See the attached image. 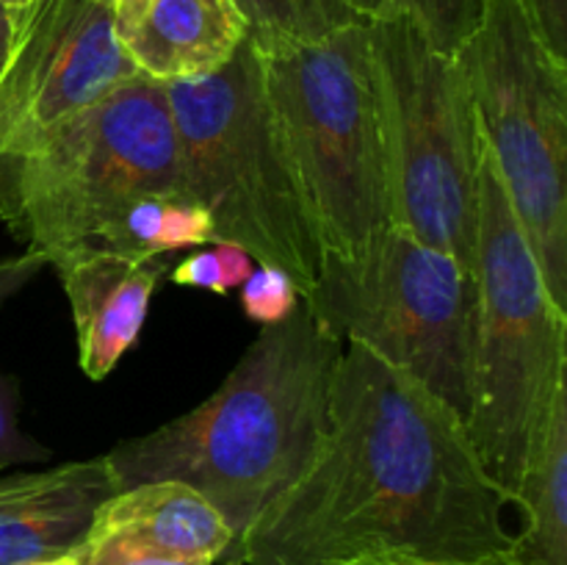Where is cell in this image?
Segmentation results:
<instances>
[{
  "mask_svg": "<svg viewBox=\"0 0 567 565\" xmlns=\"http://www.w3.org/2000/svg\"><path fill=\"white\" fill-rule=\"evenodd\" d=\"M103 3H111V0H103Z\"/></svg>",
  "mask_w": 567,
  "mask_h": 565,
  "instance_id": "cell-30",
  "label": "cell"
},
{
  "mask_svg": "<svg viewBox=\"0 0 567 565\" xmlns=\"http://www.w3.org/2000/svg\"><path fill=\"white\" fill-rule=\"evenodd\" d=\"M255 50L321 255L358 253L391 225L365 22Z\"/></svg>",
  "mask_w": 567,
  "mask_h": 565,
  "instance_id": "cell-5",
  "label": "cell"
},
{
  "mask_svg": "<svg viewBox=\"0 0 567 565\" xmlns=\"http://www.w3.org/2000/svg\"><path fill=\"white\" fill-rule=\"evenodd\" d=\"M175 120L181 186L203 205L214 244H236L252 260L286 271L308 294L321 244L264 89L249 39L221 70L166 83Z\"/></svg>",
  "mask_w": 567,
  "mask_h": 565,
  "instance_id": "cell-3",
  "label": "cell"
},
{
  "mask_svg": "<svg viewBox=\"0 0 567 565\" xmlns=\"http://www.w3.org/2000/svg\"><path fill=\"white\" fill-rule=\"evenodd\" d=\"M341 349L299 302L288 319L260 327L205 402L147 435L116 443L105 454L116 480L122 487L153 480L194 487L219 510L238 543L319 452Z\"/></svg>",
  "mask_w": 567,
  "mask_h": 565,
  "instance_id": "cell-2",
  "label": "cell"
},
{
  "mask_svg": "<svg viewBox=\"0 0 567 565\" xmlns=\"http://www.w3.org/2000/svg\"><path fill=\"white\" fill-rule=\"evenodd\" d=\"M0 222L20 236V158L0 150Z\"/></svg>",
  "mask_w": 567,
  "mask_h": 565,
  "instance_id": "cell-24",
  "label": "cell"
},
{
  "mask_svg": "<svg viewBox=\"0 0 567 565\" xmlns=\"http://www.w3.org/2000/svg\"><path fill=\"white\" fill-rule=\"evenodd\" d=\"M14 31H17V11L6 9L0 3V75H3L6 64H9L11 44H14Z\"/></svg>",
  "mask_w": 567,
  "mask_h": 565,
  "instance_id": "cell-26",
  "label": "cell"
},
{
  "mask_svg": "<svg viewBox=\"0 0 567 565\" xmlns=\"http://www.w3.org/2000/svg\"><path fill=\"white\" fill-rule=\"evenodd\" d=\"M507 504L509 493L487 474L449 404L360 343H343L319 452L225 559L491 557L513 548Z\"/></svg>",
  "mask_w": 567,
  "mask_h": 565,
  "instance_id": "cell-1",
  "label": "cell"
},
{
  "mask_svg": "<svg viewBox=\"0 0 567 565\" xmlns=\"http://www.w3.org/2000/svg\"><path fill=\"white\" fill-rule=\"evenodd\" d=\"M161 192H183L175 120L166 83L136 75L20 158V236L50 258Z\"/></svg>",
  "mask_w": 567,
  "mask_h": 565,
  "instance_id": "cell-9",
  "label": "cell"
},
{
  "mask_svg": "<svg viewBox=\"0 0 567 565\" xmlns=\"http://www.w3.org/2000/svg\"><path fill=\"white\" fill-rule=\"evenodd\" d=\"M487 0H347L363 22L410 20L443 55H457L482 22Z\"/></svg>",
  "mask_w": 567,
  "mask_h": 565,
  "instance_id": "cell-18",
  "label": "cell"
},
{
  "mask_svg": "<svg viewBox=\"0 0 567 565\" xmlns=\"http://www.w3.org/2000/svg\"><path fill=\"white\" fill-rule=\"evenodd\" d=\"M565 386L567 310L548 294L482 147L474 374L465 430L485 471L507 493Z\"/></svg>",
  "mask_w": 567,
  "mask_h": 565,
  "instance_id": "cell-4",
  "label": "cell"
},
{
  "mask_svg": "<svg viewBox=\"0 0 567 565\" xmlns=\"http://www.w3.org/2000/svg\"><path fill=\"white\" fill-rule=\"evenodd\" d=\"M92 242L136 260L166 258L177 249L214 242V225L208 210L188 194H144L109 216Z\"/></svg>",
  "mask_w": 567,
  "mask_h": 565,
  "instance_id": "cell-16",
  "label": "cell"
},
{
  "mask_svg": "<svg viewBox=\"0 0 567 565\" xmlns=\"http://www.w3.org/2000/svg\"><path fill=\"white\" fill-rule=\"evenodd\" d=\"M551 55L567 61V0H515Z\"/></svg>",
  "mask_w": 567,
  "mask_h": 565,
  "instance_id": "cell-22",
  "label": "cell"
},
{
  "mask_svg": "<svg viewBox=\"0 0 567 565\" xmlns=\"http://www.w3.org/2000/svg\"><path fill=\"white\" fill-rule=\"evenodd\" d=\"M365 33L391 227L476 275L482 138L463 70L410 20L365 22Z\"/></svg>",
  "mask_w": 567,
  "mask_h": 565,
  "instance_id": "cell-6",
  "label": "cell"
},
{
  "mask_svg": "<svg viewBox=\"0 0 567 565\" xmlns=\"http://www.w3.org/2000/svg\"><path fill=\"white\" fill-rule=\"evenodd\" d=\"M70 299L78 366L89 380H105L136 343L150 302L166 275V258L136 260L94 242L50 255Z\"/></svg>",
  "mask_w": 567,
  "mask_h": 565,
  "instance_id": "cell-11",
  "label": "cell"
},
{
  "mask_svg": "<svg viewBox=\"0 0 567 565\" xmlns=\"http://www.w3.org/2000/svg\"><path fill=\"white\" fill-rule=\"evenodd\" d=\"M221 565H241V563H236V559H221Z\"/></svg>",
  "mask_w": 567,
  "mask_h": 565,
  "instance_id": "cell-29",
  "label": "cell"
},
{
  "mask_svg": "<svg viewBox=\"0 0 567 565\" xmlns=\"http://www.w3.org/2000/svg\"><path fill=\"white\" fill-rule=\"evenodd\" d=\"M299 302H302V294L297 282L275 266L258 264V269H252V275L241 286L244 314L260 327L288 319Z\"/></svg>",
  "mask_w": 567,
  "mask_h": 565,
  "instance_id": "cell-20",
  "label": "cell"
},
{
  "mask_svg": "<svg viewBox=\"0 0 567 565\" xmlns=\"http://www.w3.org/2000/svg\"><path fill=\"white\" fill-rule=\"evenodd\" d=\"M111 20L127 61L158 83L210 75L247 39L230 0H111Z\"/></svg>",
  "mask_w": 567,
  "mask_h": 565,
  "instance_id": "cell-13",
  "label": "cell"
},
{
  "mask_svg": "<svg viewBox=\"0 0 567 565\" xmlns=\"http://www.w3.org/2000/svg\"><path fill=\"white\" fill-rule=\"evenodd\" d=\"M354 565H524L513 557V552L491 554V557L476 559H419V557H391V559H369V563Z\"/></svg>",
  "mask_w": 567,
  "mask_h": 565,
  "instance_id": "cell-25",
  "label": "cell"
},
{
  "mask_svg": "<svg viewBox=\"0 0 567 565\" xmlns=\"http://www.w3.org/2000/svg\"><path fill=\"white\" fill-rule=\"evenodd\" d=\"M247 22V39L255 48L313 42L352 22L347 0H230Z\"/></svg>",
  "mask_w": 567,
  "mask_h": 565,
  "instance_id": "cell-17",
  "label": "cell"
},
{
  "mask_svg": "<svg viewBox=\"0 0 567 565\" xmlns=\"http://www.w3.org/2000/svg\"><path fill=\"white\" fill-rule=\"evenodd\" d=\"M122 491L109 458L72 460L0 480V565L72 557L100 504Z\"/></svg>",
  "mask_w": 567,
  "mask_h": 565,
  "instance_id": "cell-12",
  "label": "cell"
},
{
  "mask_svg": "<svg viewBox=\"0 0 567 565\" xmlns=\"http://www.w3.org/2000/svg\"><path fill=\"white\" fill-rule=\"evenodd\" d=\"M72 557L78 559V565H210L166 557V554L147 552V548L131 546V543L122 541H94V537H89Z\"/></svg>",
  "mask_w": 567,
  "mask_h": 565,
  "instance_id": "cell-21",
  "label": "cell"
},
{
  "mask_svg": "<svg viewBox=\"0 0 567 565\" xmlns=\"http://www.w3.org/2000/svg\"><path fill=\"white\" fill-rule=\"evenodd\" d=\"M31 565H78L75 557H61V559H48V563H31Z\"/></svg>",
  "mask_w": 567,
  "mask_h": 565,
  "instance_id": "cell-28",
  "label": "cell"
},
{
  "mask_svg": "<svg viewBox=\"0 0 567 565\" xmlns=\"http://www.w3.org/2000/svg\"><path fill=\"white\" fill-rule=\"evenodd\" d=\"M44 266H48V258L39 249H25L20 255H0V305L14 297V294H20ZM33 460H48V449L39 446L20 427L17 391L0 374V469L33 463Z\"/></svg>",
  "mask_w": 567,
  "mask_h": 565,
  "instance_id": "cell-19",
  "label": "cell"
},
{
  "mask_svg": "<svg viewBox=\"0 0 567 565\" xmlns=\"http://www.w3.org/2000/svg\"><path fill=\"white\" fill-rule=\"evenodd\" d=\"M136 75L114 37L111 3L33 0L17 11L14 44L0 75V150L25 158Z\"/></svg>",
  "mask_w": 567,
  "mask_h": 565,
  "instance_id": "cell-10",
  "label": "cell"
},
{
  "mask_svg": "<svg viewBox=\"0 0 567 565\" xmlns=\"http://www.w3.org/2000/svg\"><path fill=\"white\" fill-rule=\"evenodd\" d=\"M0 3H3L6 9H11V11H25L28 6L33 3V0H0Z\"/></svg>",
  "mask_w": 567,
  "mask_h": 565,
  "instance_id": "cell-27",
  "label": "cell"
},
{
  "mask_svg": "<svg viewBox=\"0 0 567 565\" xmlns=\"http://www.w3.org/2000/svg\"><path fill=\"white\" fill-rule=\"evenodd\" d=\"M172 282L183 288H205L214 294L233 291L230 277H227L225 264H221L219 253L214 249H203V253H192L172 269Z\"/></svg>",
  "mask_w": 567,
  "mask_h": 565,
  "instance_id": "cell-23",
  "label": "cell"
},
{
  "mask_svg": "<svg viewBox=\"0 0 567 565\" xmlns=\"http://www.w3.org/2000/svg\"><path fill=\"white\" fill-rule=\"evenodd\" d=\"M89 537L210 565L221 563L236 543L219 510L177 480L138 482L116 491L100 504Z\"/></svg>",
  "mask_w": 567,
  "mask_h": 565,
  "instance_id": "cell-14",
  "label": "cell"
},
{
  "mask_svg": "<svg viewBox=\"0 0 567 565\" xmlns=\"http://www.w3.org/2000/svg\"><path fill=\"white\" fill-rule=\"evenodd\" d=\"M454 59L487 161L548 294L567 310V61L548 53L515 0H487Z\"/></svg>",
  "mask_w": 567,
  "mask_h": 565,
  "instance_id": "cell-8",
  "label": "cell"
},
{
  "mask_svg": "<svg viewBox=\"0 0 567 565\" xmlns=\"http://www.w3.org/2000/svg\"><path fill=\"white\" fill-rule=\"evenodd\" d=\"M526 526L513 541L524 565H567V386L554 397L551 415L509 491Z\"/></svg>",
  "mask_w": 567,
  "mask_h": 565,
  "instance_id": "cell-15",
  "label": "cell"
},
{
  "mask_svg": "<svg viewBox=\"0 0 567 565\" xmlns=\"http://www.w3.org/2000/svg\"><path fill=\"white\" fill-rule=\"evenodd\" d=\"M302 302L341 343L413 377L460 419L471 413L476 275L388 225L352 255H321Z\"/></svg>",
  "mask_w": 567,
  "mask_h": 565,
  "instance_id": "cell-7",
  "label": "cell"
}]
</instances>
